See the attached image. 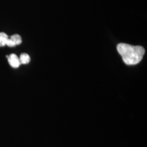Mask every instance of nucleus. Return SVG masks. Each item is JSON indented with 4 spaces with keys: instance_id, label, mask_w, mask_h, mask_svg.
I'll use <instances>...</instances> for the list:
<instances>
[{
    "instance_id": "obj_1",
    "label": "nucleus",
    "mask_w": 147,
    "mask_h": 147,
    "mask_svg": "<svg viewBox=\"0 0 147 147\" xmlns=\"http://www.w3.org/2000/svg\"><path fill=\"white\" fill-rule=\"evenodd\" d=\"M117 49L124 63L129 65L139 63L145 53L144 49L141 46H132L125 43H119Z\"/></svg>"
},
{
    "instance_id": "obj_2",
    "label": "nucleus",
    "mask_w": 147,
    "mask_h": 147,
    "mask_svg": "<svg viewBox=\"0 0 147 147\" xmlns=\"http://www.w3.org/2000/svg\"><path fill=\"white\" fill-rule=\"evenodd\" d=\"M22 43V38L20 35L14 34L9 38L7 46L9 47H14L16 45H19Z\"/></svg>"
},
{
    "instance_id": "obj_3",
    "label": "nucleus",
    "mask_w": 147,
    "mask_h": 147,
    "mask_svg": "<svg viewBox=\"0 0 147 147\" xmlns=\"http://www.w3.org/2000/svg\"><path fill=\"white\" fill-rule=\"evenodd\" d=\"M8 59V63L10 64L11 67H14V68H17L21 65V62H20L19 58L15 54H11L9 56H6Z\"/></svg>"
},
{
    "instance_id": "obj_4",
    "label": "nucleus",
    "mask_w": 147,
    "mask_h": 147,
    "mask_svg": "<svg viewBox=\"0 0 147 147\" xmlns=\"http://www.w3.org/2000/svg\"><path fill=\"white\" fill-rule=\"evenodd\" d=\"M9 39L8 35L3 32H0V47H4L7 45Z\"/></svg>"
},
{
    "instance_id": "obj_5",
    "label": "nucleus",
    "mask_w": 147,
    "mask_h": 147,
    "mask_svg": "<svg viewBox=\"0 0 147 147\" xmlns=\"http://www.w3.org/2000/svg\"><path fill=\"white\" fill-rule=\"evenodd\" d=\"M21 64H27L30 61V57L27 53H22L19 58Z\"/></svg>"
}]
</instances>
